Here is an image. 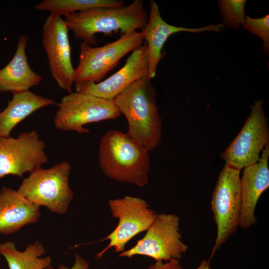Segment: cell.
<instances>
[{"label": "cell", "instance_id": "3", "mask_svg": "<svg viewBox=\"0 0 269 269\" xmlns=\"http://www.w3.org/2000/svg\"><path fill=\"white\" fill-rule=\"evenodd\" d=\"M148 19L144 2L134 0L128 5L101 7L65 16L64 22L76 39L89 45H96L95 35L119 31L120 35L144 28Z\"/></svg>", "mask_w": 269, "mask_h": 269}, {"label": "cell", "instance_id": "6", "mask_svg": "<svg viewBox=\"0 0 269 269\" xmlns=\"http://www.w3.org/2000/svg\"><path fill=\"white\" fill-rule=\"evenodd\" d=\"M240 170L226 164L220 171L212 193L211 208L217 226L212 258L239 227L241 196Z\"/></svg>", "mask_w": 269, "mask_h": 269}, {"label": "cell", "instance_id": "8", "mask_svg": "<svg viewBox=\"0 0 269 269\" xmlns=\"http://www.w3.org/2000/svg\"><path fill=\"white\" fill-rule=\"evenodd\" d=\"M180 219L174 213L157 214L145 236L133 248L124 251L120 257L145 256L156 261L180 259L188 249L182 241Z\"/></svg>", "mask_w": 269, "mask_h": 269}, {"label": "cell", "instance_id": "9", "mask_svg": "<svg viewBox=\"0 0 269 269\" xmlns=\"http://www.w3.org/2000/svg\"><path fill=\"white\" fill-rule=\"evenodd\" d=\"M263 101L254 102L251 112L240 132L221 154L225 164L240 170L258 162L260 152L269 143L268 118Z\"/></svg>", "mask_w": 269, "mask_h": 269}, {"label": "cell", "instance_id": "24", "mask_svg": "<svg viewBox=\"0 0 269 269\" xmlns=\"http://www.w3.org/2000/svg\"><path fill=\"white\" fill-rule=\"evenodd\" d=\"M75 262L73 266L71 268L61 265L58 267V269H89V264L87 260L78 254L74 255ZM46 269H53L51 266Z\"/></svg>", "mask_w": 269, "mask_h": 269}, {"label": "cell", "instance_id": "5", "mask_svg": "<svg viewBox=\"0 0 269 269\" xmlns=\"http://www.w3.org/2000/svg\"><path fill=\"white\" fill-rule=\"evenodd\" d=\"M144 40L141 31L132 30L102 46L93 47L82 42L78 64L75 68L74 83L101 82L123 57L143 44Z\"/></svg>", "mask_w": 269, "mask_h": 269}, {"label": "cell", "instance_id": "11", "mask_svg": "<svg viewBox=\"0 0 269 269\" xmlns=\"http://www.w3.org/2000/svg\"><path fill=\"white\" fill-rule=\"evenodd\" d=\"M45 144L35 130L17 137H0V179L8 175L23 177L48 161Z\"/></svg>", "mask_w": 269, "mask_h": 269}, {"label": "cell", "instance_id": "2", "mask_svg": "<svg viewBox=\"0 0 269 269\" xmlns=\"http://www.w3.org/2000/svg\"><path fill=\"white\" fill-rule=\"evenodd\" d=\"M148 152L127 133L111 130L100 140L99 162L104 174L110 178L141 188L148 182Z\"/></svg>", "mask_w": 269, "mask_h": 269}, {"label": "cell", "instance_id": "18", "mask_svg": "<svg viewBox=\"0 0 269 269\" xmlns=\"http://www.w3.org/2000/svg\"><path fill=\"white\" fill-rule=\"evenodd\" d=\"M56 104L55 101L29 90L13 94L7 107L0 112V137H8L13 129L37 110Z\"/></svg>", "mask_w": 269, "mask_h": 269}, {"label": "cell", "instance_id": "7", "mask_svg": "<svg viewBox=\"0 0 269 269\" xmlns=\"http://www.w3.org/2000/svg\"><path fill=\"white\" fill-rule=\"evenodd\" d=\"M57 106L55 128L80 134L90 133L89 129L84 127L86 124L116 119L122 115L113 101L77 92L63 97Z\"/></svg>", "mask_w": 269, "mask_h": 269}, {"label": "cell", "instance_id": "16", "mask_svg": "<svg viewBox=\"0 0 269 269\" xmlns=\"http://www.w3.org/2000/svg\"><path fill=\"white\" fill-rule=\"evenodd\" d=\"M41 216L40 207L6 186L0 191V234L10 235L25 226L36 223Z\"/></svg>", "mask_w": 269, "mask_h": 269}, {"label": "cell", "instance_id": "21", "mask_svg": "<svg viewBox=\"0 0 269 269\" xmlns=\"http://www.w3.org/2000/svg\"><path fill=\"white\" fill-rule=\"evenodd\" d=\"M246 2L245 0H218V7L222 16V22L226 27L236 30L240 28L246 15L245 13Z\"/></svg>", "mask_w": 269, "mask_h": 269}, {"label": "cell", "instance_id": "15", "mask_svg": "<svg viewBox=\"0 0 269 269\" xmlns=\"http://www.w3.org/2000/svg\"><path fill=\"white\" fill-rule=\"evenodd\" d=\"M269 143L263 150L258 162L244 168L240 178L241 209L239 227L247 229L255 224L258 201L269 187Z\"/></svg>", "mask_w": 269, "mask_h": 269}, {"label": "cell", "instance_id": "26", "mask_svg": "<svg viewBox=\"0 0 269 269\" xmlns=\"http://www.w3.org/2000/svg\"></svg>", "mask_w": 269, "mask_h": 269}, {"label": "cell", "instance_id": "25", "mask_svg": "<svg viewBox=\"0 0 269 269\" xmlns=\"http://www.w3.org/2000/svg\"><path fill=\"white\" fill-rule=\"evenodd\" d=\"M196 269H212L209 261L205 260H203Z\"/></svg>", "mask_w": 269, "mask_h": 269}, {"label": "cell", "instance_id": "1", "mask_svg": "<svg viewBox=\"0 0 269 269\" xmlns=\"http://www.w3.org/2000/svg\"><path fill=\"white\" fill-rule=\"evenodd\" d=\"M148 75L136 81L113 100L128 123L127 134L148 152L159 144L162 120L156 104V91Z\"/></svg>", "mask_w": 269, "mask_h": 269}, {"label": "cell", "instance_id": "4", "mask_svg": "<svg viewBox=\"0 0 269 269\" xmlns=\"http://www.w3.org/2000/svg\"><path fill=\"white\" fill-rule=\"evenodd\" d=\"M70 171V165L66 161L49 168H36L22 180L17 190L35 205L64 214L74 197L69 185Z\"/></svg>", "mask_w": 269, "mask_h": 269}, {"label": "cell", "instance_id": "23", "mask_svg": "<svg viewBox=\"0 0 269 269\" xmlns=\"http://www.w3.org/2000/svg\"><path fill=\"white\" fill-rule=\"evenodd\" d=\"M148 269H183L179 260L173 259L163 263L162 261H156Z\"/></svg>", "mask_w": 269, "mask_h": 269}, {"label": "cell", "instance_id": "20", "mask_svg": "<svg viewBox=\"0 0 269 269\" xmlns=\"http://www.w3.org/2000/svg\"><path fill=\"white\" fill-rule=\"evenodd\" d=\"M125 5L122 0H43L35 6L38 10L47 11L60 16L89 9Z\"/></svg>", "mask_w": 269, "mask_h": 269}, {"label": "cell", "instance_id": "14", "mask_svg": "<svg viewBox=\"0 0 269 269\" xmlns=\"http://www.w3.org/2000/svg\"><path fill=\"white\" fill-rule=\"evenodd\" d=\"M149 14L148 21L141 31L144 42L146 43L148 62V77L154 78L157 66L166 55L162 50L168 38L174 33L179 32L200 33L204 31L219 32L224 29L222 23L212 24L200 28H185L168 24L162 18L159 7L154 0L149 2Z\"/></svg>", "mask_w": 269, "mask_h": 269}, {"label": "cell", "instance_id": "12", "mask_svg": "<svg viewBox=\"0 0 269 269\" xmlns=\"http://www.w3.org/2000/svg\"><path fill=\"white\" fill-rule=\"evenodd\" d=\"M68 31L64 19L50 13L43 24L42 37L52 78L69 94L72 93L75 68L72 63Z\"/></svg>", "mask_w": 269, "mask_h": 269}, {"label": "cell", "instance_id": "19", "mask_svg": "<svg viewBox=\"0 0 269 269\" xmlns=\"http://www.w3.org/2000/svg\"><path fill=\"white\" fill-rule=\"evenodd\" d=\"M45 254L43 245L38 240L29 244L22 252L17 250L13 242L0 244V254L6 261L9 269H46L51 266V258H42Z\"/></svg>", "mask_w": 269, "mask_h": 269}, {"label": "cell", "instance_id": "10", "mask_svg": "<svg viewBox=\"0 0 269 269\" xmlns=\"http://www.w3.org/2000/svg\"><path fill=\"white\" fill-rule=\"evenodd\" d=\"M108 204L112 215L119 222L111 233L99 241L108 240L110 242L97 255L98 259L111 248H114L117 252H123L129 241L139 233L147 230L158 214L150 208L144 200L139 197L125 196L110 199Z\"/></svg>", "mask_w": 269, "mask_h": 269}, {"label": "cell", "instance_id": "13", "mask_svg": "<svg viewBox=\"0 0 269 269\" xmlns=\"http://www.w3.org/2000/svg\"><path fill=\"white\" fill-rule=\"evenodd\" d=\"M148 70L147 47L144 42L132 51L119 71L98 83L85 82L76 84V92L113 101L132 84L148 75Z\"/></svg>", "mask_w": 269, "mask_h": 269}, {"label": "cell", "instance_id": "22", "mask_svg": "<svg viewBox=\"0 0 269 269\" xmlns=\"http://www.w3.org/2000/svg\"><path fill=\"white\" fill-rule=\"evenodd\" d=\"M246 30L261 38L264 42V52L269 54V14L257 18L246 15L242 25Z\"/></svg>", "mask_w": 269, "mask_h": 269}, {"label": "cell", "instance_id": "17", "mask_svg": "<svg viewBox=\"0 0 269 269\" xmlns=\"http://www.w3.org/2000/svg\"><path fill=\"white\" fill-rule=\"evenodd\" d=\"M28 37L20 35L15 54L10 61L0 69V92L12 94L29 90L38 85L42 77L30 67L26 54Z\"/></svg>", "mask_w": 269, "mask_h": 269}]
</instances>
